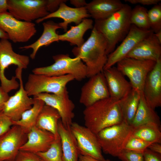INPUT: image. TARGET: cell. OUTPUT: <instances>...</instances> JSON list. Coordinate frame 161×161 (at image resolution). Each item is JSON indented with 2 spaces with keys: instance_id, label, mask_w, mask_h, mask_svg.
Wrapping results in <instances>:
<instances>
[{
  "instance_id": "obj_1",
  "label": "cell",
  "mask_w": 161,
  "mask_h": 161,
  "mask_svg": "<svg viewBox=\"0 0 161 161\" xmlns=\"http://www.w3.org/2000/svg\"><path fill=\"white\" fill-rule=\"evenodd\" d=\"M83 113L85 126L96 134L124 121L120 100L110 97L86 107Z\"/></svg>"
},
{
  "instance_id": "obj_2",
  "label": "cell",
  "mask_w": 161,
  "mask_h": 161,
  "mask_svg": "<svg viewBox=\"0 0 161 161\" xmlns=\"http://www.w3.org/2000/svg\"><path fill=\"white\" fill-rule=\"evenodd\" d=\"M107 44L103 35L94 27L90 36L80 47H74L72 52L85 63L87 77L103 71L108 59Z\"/></svg>"
},
{
  "instance_id": "obj_3",
  "label": "cell",
  "mask_w": 161,
  "mask_h": 161,
  "mask_svg": "<svg viewBox=\"0 0 161 161\" xmlns=\"http://www.w3.org/2000/svg\"><path fill=\"white\" fill-rule=\"evenodd\" d=\"M131 7L124 4L119 10L108 18L95 20L94 27L104 37L108 55L115 49L116 45L122 41L128 33L131 24L130 21Z\"/></svg>"
},
{
  "instance_id": "obj_4",
  "label": "cell",
  "mask_w": 161,
  "mask_h": 161,
  "mask_svg": "<svg viewBox=\"0 0 161 161\" xmlns=\"http://www.w3.org/2000/svg\"><path fill=\"white\" fill-rule=\"evenodd\" d=\"M52 58L54 61L52 64L35 68L33 73L50 76L71 75L78 81L87 77L86 66L79 57L71 58L67 54H59L53 56Z\"/></svg>"
},
{
  "instance_id": "obj_5",
  "label": "cell",
  "mask_w": 161,
  "mask_h": 161,
  "mask_svg": "<svg viewBox=\"0 0 161 161\" xmlns=\"http://www.w3.org/2000/svg\"><path fill=\"white\" fill-rule=\"evenodd\" d=\"M133 129L130 125L123 121L101 130L96 134L102 151L106 154L117 157L124 149Z\"/></svg>"
},
{
  "instance_id": "obj_6",
  "label": "cell",
  "mask_w": 161,
  "mask_h": 161,
  "mask_svg": "<svg viewBox=\"0 0 161 161\" xmlns=\"http://www.w3.org/2000/svg\"><path fill=\"white\" fill-rule=\"evenodd\" d=\"M30 58L27 55H20L13 50L12 44L8 39L0 40V81L1 86L8 93L12 90L17 89L19 84L16 80V76L10 80L7 79L4 75L6 69L11 65L23 69H26L29 64Z\"/></svg>"
},
{
  "instance_id": "obj_7",
  "label": "cell",
  "mask_w": 161,
  "mask_h": 161,
  "mask_svg": "<svg viewBox=\"0 0 161 161\" xmlns=\"http://www.w3.org/2000/svg\"><path fill=\"white\" fill-rule=\"evenodd\" d=\"M74 80L71 75L50 76L32 73L29 75L24 88L29 96L42 93L60 95L64 92L67 84Z\"/></svg>"
},
{
  "instance_id": "obj_8",
  "label": "cell",
  "mask_w": 161,
  "mask_h": 161,
  "mask_svg": "<svg viewBox=\"0 0 161 161\" xmlns=\"http://www.w3.org/2000/svg\"><path fill=\"white\" fill-rule=\"evenodd\" d=\"M156 62L125 58L117 63V68L129 79L132 88L142 93L145 79Z\"/></svg>"
},
{
  "instance_id": "obj_9",
  "label": "cell",
  "mask_w": 161,
  "mask_h": 161,
  "mask_svg": "<svg viewBox=\"0 0 161 161\" xmlns=\"http://www.w3.org/2000/svg\"><path fill=\"white\" fill-rule=\"evenodd\" d=\"M0 28L14 43L27 42L37 32L35 23L18 20L7 11L0 14Z\"/></svg>"
},
{
  "instance_id": "obj_10",
  "label": "cell",
  "mask_w": 161,
  "mask_h": 161,
  "mask_svg": "<svg viewBox=\"0 0 161 161\" xmlns=\"http://www.w3.org/2000/svg\"><path fill=\"white\" fill-rule=\"evenodd\" d=\"M7 3L8 12L21 21L32 22L49 13L46 0H7Z\"/></svg>"
},
{
  "instance_id": "obj_11",
  "label": "cell",
  "mask_w": 161,
  "mask_h": 161,
  "mask_svg": "<svg viewBox=\"0 0 161 161\" xmlns=\"http://www.w3.org/2000/svg\"><path fill=\"white\" fill-rule=\"evenodd\" d=\"M22 70L18 67L16 70L15 76L19 80V88L13 95L9 97L2 110L13 122L19 120L22 114L31 108L35 102L34 99L29 97L24 89L22 78Z\"/></svg>"
},
{
  "instance_id": "obj_12",
  "label": "cell",
  "mask_w": 161,
  "mask_h": 161,
  "mask_svg": "<svg viewBox=\"0 0 161 161\" xmlns=\"http://www.w3.org/2000/svg\"><path fill=\"white\" fill-rule=\"evenodd\" d=\"M70 129L76 139L79 155L101 161L105 159L96 134L85 126L75 122H72Z\"/></svg>"
},
{
  "instance_id": "obj_13",
  "label": "cell",
  "mask_w": 161,
  "mask_h": 161,
  "mask_svg": "<svg viewBox=\"0 0 161 161\" xmlns=\"http://www.w3.org/2000/svg\"><path fill=\"white\" fill-rule=\"evenodd\" d=\"M33 98L42 100L45 105L55 109L60 116L63 125L66 128H70L75 116V105L69 98L67 88L61 94L42 93L33 96Z\"/></svg>"
},
{
  "instance_id": "obj_14",
  "label": "cell",
  "mask_w": 161,
  "mask_h": 161,
  "mask_svg": "<svg viewBox=\"0 0 161 161\" xmlns=\"http://www.w3.org/2000/svg\"><path fill=\"white\" fill-rule=\"evenodd\" d=\"M27 139V133L21 126L13 125L0 137V161H13Z\"/></svg>"
},
{
  "instance_id": "obj_15",
  "label": "cell",
  "mask_w": 161,
  "mask_h": 161,
  "mask_svg": "<svg viewBox=\"0 0 161 161\" xmlns=\"http://www.w3.org/2000/svg\"><path fill=\"white\" fill-rule=\"evenodd\" d=\"M152 32L151 29L145 30L131 25L128 33L121 44L108 55L107 61L103 70L113 66L126 58L128 53L139 42Z\"/></svg>"
},
{
  "instance_id": "obj_16",
  "label": "cell",
  "mask_w": 161,
  "mask_h": 161,
  "mask_svg": "<svg viewBox=\"0 0 161 161\" xmlns=\"http://www.w3.org/2000/svg\"><path fill=\"white\" fill-rule=\"evenodd\" d=\"M89 78L81 88L79 99L80 103L86 107L100 100L110 97L103 72Z\"/></svg>"
},
{
  "instance_id": "obj_17",
  "label": "cell",
  "mask_w": 161,
  "mask_h": 161,
  "mask_svg": "<svg viewBox=\"0 0 161 161\" xmlns=\"http://www.w3.org/2000/svg\"><path fill=\"white\" fill-rule=\"evenodd\" d=\"M142 93L147 103L153 109L161 106V58L156 61L147 75Z\"/></svg>"
},
{
  "instance_id": "obj_18",
  "label": "cell",
  "mask_w": 161,
  "mask_h": 161,
  "mask_svg": "<svg viewBox=\"0 0 161 161\" xmlns=\"http://www.w3.org/2000/svg\"><path fill=\"white\" fill-rule=\"evenodd\" d=\"M90 17L85 7L79 8L69 7L65 2L61 3L58 9L54 12L49 13L44 17L35 21L38 24L44 21L52 18H58L63 21L58 23L59 25L65 32L67 31L69 24L74 23L76 25L85 18Z\"/></svg>"
},
{
  "instance_id": "obj_19",
  "label": "cell",
  "mask_w": 161,
  "mask_h": 161,
  "mask_svg": "<svg viewBox=\"0 0 161 161\" xmlns=\"http://www.w3.org/2000/svg\"><path fill=\"white\" fill-rule=\"evenodd\" d=\"M126 57L156 62L161 58V43L152 32L139 42Z\"/></svg>"
},
{
  "instance_id": "obj_20",
  "label": "cell",
  "mask_w": 161,
  "mask_h": 161,
  "mask_svg": "<svg viewBox=\"0 0 161 161\" xmlns=\"http://www.w3.org/2000/svg\"><path fill=\"white\" fill-rule=\"evenodd\" d=\"M108 87L110 97L120 100L132 89L130 83L114 66L103 70Z\"/></svg>"
},
{
  "instance_id": "obj_21",
  "label": "cell",
  "mask_w": 161,
  "mask_h": 161,
  "mask_svg": "<svg viewBox=\"0 0 161 161\" xmlns=\"http://www.w3.org/2000/svg\"><path fill=\"white\" fill-rule=\"evenodd\" d=\"M56 137L47 131L32 127L27 133V139L20 150L37 153L44 152L50 147Z\"/></svg>"
},
{
  "instance_id": "obj_22",
  "label": "cell",
  "mask_w": 161,
  "mask_h": 161,
  "mask_svg": "<svg viewBox=\"0 0 161 161\" xmlns=\"http://www.w3.org/2000/svg\"><path fill=\"white\" fill-rule=\"evenodd\" d=\"M119 0H93L85 7L90 17L95 20L106 19L123 6Z\"/></svg>"
},
{
  "instance_id": "obj_23",
  "label": "cell",
  "mask_w": 161,
  "mask_h": 161,
  "mask_svg": "<svg viewBox=\"0 0 161 161\" xmlns=\"http://www.w3.org/2000/svg\"><path fill=\"white\" fill-rule=\"evenodd\" d=\"M42 24L43 31L39 38L32 44L19 48L23 49H32V52L30 57L32 59L35 58L38 50L41 47L44 46H47L54 42L59 41V35L57 33L56 30L61 28L58 23L50 20L43 23Z\"/></svg>"
},
{
  "instance_id": "obj_24",
  "label": "cell",
  "mask_w": 161,
  "mask_h": 161,
  "mask_svg": "<svg viewBox=\"0 0 161 161\" xmlns=\"http://www.w3.org/2000/svg\"><path fill=\"white\" fill-rule=\"evenodd\" d=\"M62 151L63 161H78L79 153L76 139L70 128L64 126L60 120L58 124Z\"/></svg>"
},
{
  "instance_id": "obj_25",
  "label": "cell",
  "mask_w": 161,
  "mask_h": 161,
  "mask_svg": "<svg viewBox=\"0 0 161 161\" xmlns=\"http://www.w3.org/2000/svg\"><path fill=\"white\" fill-rule=\"evenodd\" d=\"M60 120V116L55 109L45 104L39 113L35 126L49 131L57 137L59 136L58 124Z\"/></svg>"
},
{
  "instance_id": "obj_26",
  "label": "cell",
  "mask_w": 161,
  "mask_h": 161,
  "mask_svg": "<svg viewBox=\"0 0 161 161\" xmlns=\"http://www.w3.org/2000/svg\"><path fill=\"white\" fill-rule=\"evenodd\" d=\"M93 21L90 19L85 18L75 26H71L70 29L64 33L59 35V40L67 41L71 45L80 47L84 42L83 35L86 32L93 28Z\"/></svg>"
},
{
  "instance_id": "obj_27",
  "label": "cell",
  "mask_w": 161,
  "mask_h": 161,
  "mask_svg": "<svg viewBox=\"0 0 161 161\" xmlns=\"http://www.w3.org/2000/svg\"><path fill=\"white\" fill-rule=\"evenodd\" d=\"M154 110L147 103L142 93L137 111L130 125L133 128L151 123L161 126L160 118Z\"/></svg>"
},
{
  "instance_id": "obj_28",
  "label": "cell",
  "mask_w": 161,
  "mask_h": 161,
  "mask_svg": "<svg viewBox=\"0 0 161 161\" xmlns=\"http://www.w3.org/2000/svg\"><path fill=\"white\" fill-rule=\"evenodd\" d=\"M142 93L132 88L125 96L120 100L124 121L130 125L136 114Z\"/></svg>"
},
{
  "instance_id": "obj_29",
  "label": "cell",
  "mask_w": 161,
  "mask_h": 161,
  "mask_svg": "<svg viewBox=\"0 0 161 161\" xmlns=\"http://www.w3.org/2000/svg\"><path fill=\"white\" fill-rule=\"evenodd\" d=\"M131 136L150 143H161V126L148 123L133 128Z\"/></svg>"
},
{
  "instance_id": "obj_30",
  "label": "cell",
  "mask_w": 161,
  "mask_h": 161,
  "mask_svg": "<svg viewBox=\"0 0 161 161\" xmlns=\"http://www.w3.org/2000/svg\"><path fill=\"white\" fill-rule=\"evenodd\" d=\"M34 99L35 102L32 107L22 114L19 120L13 122V125L21 126L27 133L32 127L35 126L39 113L45 104L41 100Z\"/></svg>"
},
{
  "instance_id": "obj_31",
  "label": "cell",
  "mask_w": 161,
  "mask_h": 161,
  "mask_svg": "<svg viewBox=\"0 0 161 161\" xmlns=\"http://www.w3.org/2000/svg\"><path fill=\"white\" fill-rule=\"evenodd\" d=\"M130 21L131 25L145 30H150L148 10L146 8L140 5L132 9Z\"/></svg>"
},
{
  "instance_id": "obj_32",
  "label": "cell",
  "mask_w": 161,
  "mask_h": 161,
  "mask_svg": "<svg viewBox=\"0 0 161 161\" xmlns=\"http://www.w3.org/2000/svg\"><path fill=\"white\" fill-rule=\"evenodd\" d=\"M36 154L44 161H63L62 151L59 135L55 137L47 151Z\"/></svg>"
},
{
  "instance_id": "obj_33",
  "label": "cell",
  "mask_w": 161,
  "mask_h": 161,
  "mask_svg": "<svg viewBox=\"0 0 161 161\" xmlns=\"http://www.w3.org/2000/svg\"><path fill=\"white\" fill-rule=\"evenodd\" d=\"M148 19L150 29L154 33L161 30V5H154L148 11Z\"/></svg>"
},
{
  "instance_id": "obj_34",
  "label": "cell",
  "mask_w": 161,
  "mask_h": 161,
  "mask_svg": "<svg viewBox=\"0 0 161 161\" xmlns=\"http://www.w3.org/2000/svg\"><path fill=\"white\" fill-rule=\"evenodd\" d=\"M151 143L131 136L127 142L124 149L143 153Z\"/></svg>"
},
{
  "instance_id": "obj_35",
  "label": "cell",
  "mask_w": 161,
  "mask_h": 161,
  "mask_svg": "<svg viewBox=\"0 0 161 161\" xmlns=\"http://www.w3.org/2000/svg\"><path fill=\"white\" fill-rule=\"evenodd\" d=\"M143 153L124 149L117 157L122 161H144Z\"/></svg>"
},
{
  "instance_id": "obj_36",
  "label": "cell",
  "mask_w": 161,
  "mask_h": 161,
  "mask_svg": "<svg viewBox=\"0 0 161 161\" xmlns=\"http://www.w3.org/2000/svg\"><path fill=\"white\" fill-rule=\"evenodd\" d=\"M13 161H44L36 153L19 150Z\"/></svg>"
},
{
  "instance_id": "obj_37",
  "label": "cell",
  "mask_w": 161,
  "mask_h": 161,
  "mask_svg": "<svg viewBox=\"0 0 161 161\" xmlns=\"http://www.w3.org/2000/svg\"><path fill=\"white\" fill-rule=\"evenodd\" d=\"M13 125V121L2 111L0 112V137Z\"/></svg>"
},
{
  "instance_id": "obj_38",
  "label": "cell",
  "mask_w": 161,
  "mask_h": 161,
  "mask_svg": "<svg viewBox=\"0 0 161 161\" xmlns=\"http://www.w3.org/2000/svg\"><path fill=\"white\" fill-rule=\"evenodd\" d=\"M143 154L144 161H161V154L153 152L148 148Z\"/></svg>"
},
{
  "instance_id": "obj_39",
  "label": "cell",
  "mask_w": 161,
  "mask_h": 161,
  "mask_svg": "<svg viewBox=\"0 0 161 161\" xmlns=\"http://www.w3.org/2000/svg\"><path fill=\"white\" fill-rule=\"evenodd\" d=\"M67 1L66 0H46L47 10L49 13L54 12L58 9L61 3H65Z\"/></svg>"
},
{
  "instance_id": "obj_40",
  "label": "cell",
  "mask_w": 161,
  "mask_h": 161,
  "mask_svg": "<svg viewBox=\"0 0 161 161\" xmlns=\"http://www.w3.org/2000/svg\"><path fill=\"white\" fill-rule=\"evenodd\" d=\"M125 1L132 4H137L143 5H156L159 3L160 0H125Z\"/></svg>"
},
{
  "instance_id": "obj_41",
  "label": "cell",
  "mask_w": 161,
  "mask_h": 161,
  "mask_svg": "<svg viewBox=\"0 0 161 161\" xmlns=\"http://www.w3.org/2000/svg\"><path fill=\"white\" fill-rule=\"evenodd\" d=\"M9 97L8 93L5 92L0 85V112L3 110L4 103Z\"/></svg>"
},
{
  "instance_id": "obj_42",
  "label": "cell",
  "mask_w": 161,
  "mask_h": 161,
  "mask_svg": "<svg viewBox=\"0 0 161 161\" xmlns=\"http://www.w3.org/2000/svg\"><path fill=\"white\" fill-rule=\"evenodd\" d=\"M148 148L153 152L161 154V143H151L149 145Z\"/></svg>"
},
{
  "instance_id": "obj_43",
  "label": "cell",
  "mask_w": 161,
  "mask_h": 161,
  "mask_svg": "<svg viewBox=\"0 0 161 161\" xmlns=\"http://www.w3.org/2000/svg\"><path fill=\"white\" fill-rule=\"evenodd\" d=\"M70 2L71 4L77 8L85 7L87 4L85 0H70Z\"/></svg>"
},
{
  "instance_id": "obj_44",
  "label": "cell",
  "mask_w": 161,
  "mask_h": 161,
  "mask_svg": "<svg viewBox=\"0 0 161 161\" xmlns=\"http://www.w3.org/2000/svg\"><path fill=\"white\" fill-rule=\"evenodd\" d=\"M78 161H111L108 159H105L102 161L98 160L91 157L79 155L78 157Z\"/></svg>"
},
{
  "instance_id": "obj_45",
  "label": "cell",
  "mask_w": 161,
  "mask_h": 161,
  "mask_svg": "<svg viewBox=\"0 0 161 161\" xmlns=\"http://www.w3.org/2000/svg\"><path fill=\"white\" fill-rule=\"evenodd\" d=\"M8 10L7 0H0V14L7 12Z\"/></svg>"
},
{
  "instance_id": "obj_46",
  "label": "cell",
  "mask_w": 161,
  "mask_h": 161,
  "mask_svg": "<svg viewBox=\"0 0 161 161\" xmlns=\"http://www.w3.org/2000/svg\"><path fill=\"white\" fill-rule=\"evenodd\" d=\"M0 38L1 39H8V36L7 33L0 28Z\"/></svg>"
},
{
  "instance_id": "obj_47",
  "label": "cell",
  "mask_w": 161,
  "mask_h": 161,
  "mask_svg": "<svg viewBox=\"0 0 161 161\" xmlns=\"http://www.w3.org/2000/svg\"><path fill=\"white\" fill-rule=\"evenodd\" d=\"M154 34L158 41L161 43V30Z\"/></svg>"
},
{
  "instance_id": "obj_48",
  "label": "cell",
  "mask_w": 161,
  "mask_h": 161,
  "mask_svg": "<svg viewBox=\"0 0 161 161\" xmlns=\"http://www.w3.org/2000/svg\"><path fill=\"white\" fill-rule=\"evenodd\" d=\"M9 161V160H6V161Z\"/></svg>"
}]
</instances>
